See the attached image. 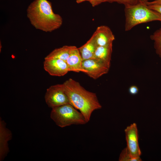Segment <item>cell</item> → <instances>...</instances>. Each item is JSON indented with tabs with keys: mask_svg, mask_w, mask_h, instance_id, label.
I'll use <instances>...</instances> for the list:
<instances>
[{
	"mask_svg": "<svg viewBox=\"0 0 161 161\" xmlns=\"http://www.w3.org/2000/svg\"><path fill=\"white\" fill-rule=\"evenodd\" d=\"M63 84L69 104L80 111L88 123L92 112L102 107L96 94L87 90L78 82L71 78Z\"/></svg>",
	"mask_w": 161,
	"mask_h": 161,
	"instance_id": "obj_1",
	"label": "cell"
},
{
	"mask_svg": "<svg viewBox=\"0 0 161 161\" xmlns=\"http://www.w3.org/2000/svg\"><path fill=\"white\" fill-rule=\"evenodd\" d=\"M27 12L32 25L43 32H51L63 23L62 17L54 12L52 3L47 0H35L28 6Z\"/></svg>",
	"mask_w": 161,
	"mask_h": 161,
	"instance_id": "obj_2",
	"label": "cell"
},
{
	"mask_svg": "<svg viewBox=\"0 0 161 161\" xmlns=\"http://www.w3.org/2000/svg\"><path fill=\"white\" fill-rule=\"evenodd\" d=\"M125 7L126 31L141 24L157 21L161 22V14L150 9L145 3L139 2Z\"/></svg>",
	"mask_w": 161,
	"mask_h": 161,
	"instance_id": "obj_3",
	"label": "cell"
},
{
	"mask_svg": "<svg viewBox=\"0 0 161 161\" xmlns=\"http://www.w3.org/2000/svg\"><path fill=\"white\" fill-rule=\"evenodd\" d=\"M50 117L61 128L87 123L83 114L69 103L52 108Z\"/></svg>",
	"mask_w": 161,
	"mask_h": 161,
	"instance_id": "obj_4",
	"label": "cell"
},
{
	"mask_svg": "<svg viewBox=\"0 0 161 161\" xmlns=\"http://www.w3.org/2000/svg\"><path fill=\"white\" fill-rule=\"evenodd\" d=\"M44 97L47 104L52 109L69 104L63 84L51 86L47 89Z\"/></svg>",
	"mask_w": 161,
	"mask_h": 161,
	"instance_id": "obj_5",
	"label": "cell"
},
{
	"mask_svg": "<svg viewBox=\"0 0 161 161\" xmlns=\"http://www.w3.org/2000/svg\"><path fill=\"white\" fill-rule=\"evenodd\" d=\"M111 64L100 60L93 58L83 61V68L89 77L96 79L108 73Z\"/></svg>",
	"mask_w": 161,
	"mask_h": 161,
	"instance_id": "obj_6",
	"label": "cell"
},
{
	"mask_svg": "<svg viewBox=\"0 0 161 161\" xmlns=\"http://www.w3.org/2000/svg\"><path fill=\"white\" fill-rule=\"evenodd\" d=\"M127 148L132 157L140 158L141 152L138 143V134L137 124L134 123L125 130Z\"/></svg>",
	"mask_w": 161,
	"mask_h": 161,
	"instance_id": "obj_7",
	"label": "cell"
},
{
	"mask_svg": "<svg viewBox=\"0 0 161 161\" xmlns=\"http://www.w3.org/2000/svg\"><path fill=\"white\" fill-rule=\"evenodd\" d=\"M44 68L50 75L53 76H63L69 72L66 61L59 59H44Z\"/></svg>",
	"mask_w": 161,
	"mask_h": 161,
	"instance_id": "obj_8",
	"label": "cell"
},
{
	"mask_svg": "<svg viewBox=\"0 0 161 161\" xmlns=\"http://www.w3.org/2000/svg\"><path fill=\"white\" fill-rule=\"evenodd\" d=\"M93 36L97 47L112 44L115 36L109 27L101 25L97 28Z\"/></svg>",
	"mask_w": 161,
	"mask_h": 161,
	"instance_id": "obj_9",
	"label": "cell"
},
{
	"mask_svg": "<svg viewBox=\"0 0 161 161\" xmlns=\"http://www.w3.org/2000/svg\"><path fill=\"white\" fill-rule=\"evenodd\" d=\"M83 61L78 48L74 46L66 61L69 72H82L86 73V71L82 67Z\"/></svg>",
	"mask_w": 161,
	"mask_h": 161,
	"instance_id": "obj_10",
	"label": "cell"
},
{
	"mask_svg": "<svg viewBox=\"0 0 161 161\" xmlns=\"http://www.w3.org/2000/svg\"><path fill=\"white\" fill-rule=\"evenodd\" d=\"M11 131L5 126L4 121H0V160L4 159L9 152L8 142L11 139Z\"/></svg>",
	"mask_w": 161,
	"mask_h": 161,
	"instance_id": "obj_11",
	"label": "cell"
},
{
	"mask_svg": "<svg viewBox=\"0 0 161 161\" xmlns=\"http://www.w3.org/2000/svg\"><path fill=\"white\" fill-rule=\"evenodd\" d=\"M97 47L92 36L85 44L78 48L83 60L94 58Z\"/></svg>",
	"mask_w": 161,
	"mask_h": 161,
	"instance_id": "obj_12",
	"label": "cell"
},
{
	"mask_svg": "<svg viewBox=\"0 0 161 161\" xmlns=\"http://www.w3.org/2000/svg\"><path fill=\"white\" fill-rule=\"evenodd\" d=\"M112 52V44L97 47L94 58L97 59L111 64Z\"/></svg>",
	"mask_w": 161,
	"mask_h": 161,
	"instance_id": "obj_13",
	"label": "cell"
},
{
	"mask_svg": "<svg viewBox=\"0 0 161 161\" xmlns=\"http://www.w3.org/2000/svg\"><path fill=\"white\" fill-rule=\"evenodd\" d=\"M73 47V46L65 45L55 49L47 55L44 58V59L52 58H57L66 61Z\"/></svg>",
	"mask_w": 161,
	"mask_h": 161,
	"instance_id": "obj_14",
	"label": "cell"
},
{
	"mask_svg": "<svg viewBox=\"0 0 161 161\" xmlns=\"http://www.w3.org/2000/svg\"><path fill=\"white\" fill-rule=\"evenodd\" d=\"M150 38L154 41V47L156 53L161 58V28L151 35Z\"/></svg>",
	"mask_w": 161,
	"mask_h": 161,
	"instance_id": "obj_15",
	"label": "cell"
},
{
	"mask_svg": "<svg viewBox=\"0 0 161 161\" xmlns=\"http://www.w3.org/2000/svg\"><path fill=\"white\" fill-rule=\"evenodd\" d=\"M119 161H141V158H136L132 157L127 147L121 151L119 157Z\"/></svg>",
	"mask_w": 161,
	"mask_h": 161,
	"instance_id": "obj_16",
	"label": "cell"
},
{
	"mask_svg": "<svg viewBox=\"0 0 161 161\" xmlns=\"http://www.w3.org/2000/svg\"><path fill=\"white\" fill-rule=\"evenodd\" d=\"M140 1V0H104V2H116L118 3L124 4L125 6L128 5L135 4Z\"/></svg>",
	"mask_w": 161,
	"mask_h": 161,
	"instance_id": "obj_17",
	"label": "cell"
},
{
	"mask_svg": "<svg viewBox=\"0 0 161 161\" xmlns=\"http://www.w3.org/2000/svg\"><path fill=\"white\" fill-rule=\"evenodd\" d=\"M104 0H76L77 3H81L84 1H88L92 7L97 6L102 3L103 2Z\"/></svg>",
	"mask_w": 161,
	"mask_h": 161,
	"instance_id": "obj_18",
	"label": "cell"
},
{
	"mask_svg": "<svg viewBox=\"0 0 161 161\" xmlns=\"http://www.w3.org/2000/svg\"><path fill=\"white\" fill-rule=\"evenodd\" d=\"M138 88L135 85L131 86L129 89V92L130 94L133 95L137 94L138 93Z\"/></svg>",
	"mask_w": 161,
	"mask_h": 161,
	"instance_id": "obj_19",
	"label": "cell"
},
{
	"mask_svg": "<svg viewBox=\"0 0 161 161\" xmlns=\"http://www.w3.org/2000/svg\"><path fill=\"white\" fill-rule=\"evenodd\" d=\"M151 9L161 14V4L147 5Z\"/></svg>",
	"mask_w": 161,
	"mask_h": 161,
	"instance_id": "obj_20",
	"label": "cell"
},
{
	"mask_svg": "<svg viewBox=\"0 0 161 161\" xmlns=\"http://www.w3.org/2000/svg\"><path fill=\"white\" fill-rule=\"evenodd\" d=\"M145 3L147 5L161 4V0H154L151 1H148Z\"/></svg>",
	"mask_w": 161,
	"mask_h": 161,
	"instance_id": "obj_21",
	"label": "cell"
},
{
	"mask_svg": "<svg viewBox=\"0 0 161 161\" xmlns=\"http://www.w3.org/2000/svg\"><path fill=\"white\" fill-rule=\"evenodd\" d=\"M150 0H140L139 2H141L143 3H145L146 2Z\"/></svg>",
	"mask_w": 161,
	"mask_h": 161,
	"instance_id": "obj_22",
	"label": "cell"
}]
</instances>
